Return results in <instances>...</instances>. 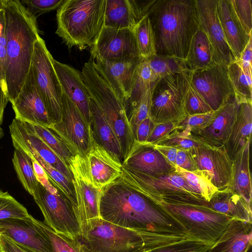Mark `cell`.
<instances>
[{
	"mask_svg": "<svg viewBox=\"0 0 252 252\" xmlns=\"http://www.w3.org/2000/svg\"><path fill=\"white\" fill-rule=\"evenodd\" d=\"M99 211L106 221L149 233L166 244L196 239L163 208L120 178L102 189Z\"/></svg>",
	"mask_w": 252,
	"mask_h": 252,
	"instance_id": "1",
	"label": "cell"
},
{
	"mask_svg": "<svg viewBox=\"0 0 252 252\" xmlns=\"http://www.w3.org/2000/svg\"><path fill=\"white\" fill-rule=\"evenodd\" d=\"M5 18L7 98L11 103L22 88L40 36L36 17L18 0H1Z\"/></svg>",
	"mask_w": 252,
	"mask_h": 252,
	"instance_id": "2",
	"label": "cell"
},
{
	"mask_svg": "<svg viewBox=\"0 0 252 252\" xmlns=\"http://www.w3.org/2000/svg\"><path fill=\"white\" fill-rule=\"evenodd\" d=\"M148 16L156 55L185 60L199 27L195 0H156Z\"/></svg>",
	"mask_w": 252,
	"mask_h": 252,
	"instance_id": "3",
	"label": "cell"
},
{
	"mask_svg": "<svg viewBox=\"0 0 252 252\" xmlns=\"http://www.w3.org/2000/svg\"><path fill=\"white\" fill-rule=\"evenodd\" d=\"M106 0H64L56 14V33L70 50L92 47L103 27Z\"/></svg>",
	"mask_w": 252,
	"mask_h": 252,
	"instance_id": "4",
	"label": "cell"
},
{
	"mask_svg": "<svg viewBox=\"0 0 252 252\" xmlns=\"http://www.w3.org/2000/svg\"><path fill=\"white\" fill-rule=\"evenodd\" d=\"M81 77L90 98L100 110L116 135L124 159L131 149L135 137L123 100L93 59L90 58L84 64Z\"/></svg>",
	"mask_w": 252,
	"mask_h": 252,
	"instance_id": "5",
	"label": "cell"
},
{
	"mask_svg": "<svg viewBox=\"0 0 252 252\" xmlns=\"http://www.w3.org/2000/svg\"><path fill=\"white\" fill-rule=\"evenodd\" d=\"M81 241L86 252H134L166 244L149 233L114 224L100 218L82 228Z\"/></svg>",
	"mask_w": 252,
	"mask_h": 252,
	"instance_id": "6",
	"label": "cell"
},
{
	"mask_svg": "<svg viewBox=\"0 0 252 252\" xmlns=\"http://www.w3.org/2000/svg\"><path fill=\"white\" fill-rule=\"evenodd\" d=\"M190 72L185 70L160 78L152 88L150 117L154 124L179 122L187 116L185 102Z\"/></svg>",
	"mask_w": 252,
	"mask_h": 252,
	"instance_id": "7",
	"label": "cell"
},
{
	"mask_svg": "<svg viewBox=\"0 0 252 252\" xmlns=\"http://www.w3.org/2000/svg\"><path fill=\"white\" fill-rule=\"evenodd\" d=\"M176 219L193 237L214 244L225 232L232 219L203 207L153 201Z\"/></svg>",
	"mask_w": 252,
	"mask_h": 252,
	"instance_id": "8",
	"label": "cell"
},
{
	"mask_svg": "<svg viewBox=\"0 0 252 252\" xmlns=\"http://www.w3.org/2000/svg\"><path fill=\"white\" fill-rule=\"evenodd\" d=\"M52 56L39 36L34 43L30 68L36 85L53 123L61 121L63 94L53 65Z\"/></svg>",
	"mask_w": 252,
	"mask_h": 252,
	"instance_id": "9",
	"label": "cell"
},
{
	"mask_svg": "<svg viewBox=\"0 0 252 252\" xmlns=\"http://www.w3.org/2000/svg\"><path fill=\"white\" fill-rule=\"evenodd\" d=\"M119 178L152 200L185 195L202 198L175 170L166 173L150 175L123 166Z\"/></svg>",
	"mask_w": 252,
	"mask_h": 252,
	"instance_id": "10",
	"label": "cell"
},
{
	"mask_svg": "<svg viewBox=\"0 0 252 252\" xmlns=\"http://www.w3.org/2000/svg\"><path fill=\"white\" fill-rule=\"evenodd\" d=\"M32 197L43 215L44 222L54 231L72 240H81L80 221L72 203L61 191L52 193L38 182Z\"/></svg>",
	"mask_w": 252,
	"mask_h": 252,
	"instance_id": "11",
	"label": "cell"
},
{
	"mask_svg": "<svg viewBox=\"0 0 252 252\" xmlns=\"http://www.w3.org/2000/svg\"><path fill=\"white\" fill-rule=\"evenodd\" d=\"M76 154L86 157L93 139L91 124L76 105L64 93L62 99V118L48 127Z\"/></svg>",
	"mask_w": 252,
	"mask_h": 252,
	"instance_id": "12",
	"label": "cell"
},
{
	"mask_svg": "<svg viewBox=\"0 0 252 252\" xmlns=\"http://www.w3.org/2000/svg\"><path fill=\"white\" fill-rule=\"evenodd\" d=\"M68 167L76 201V210L81 230L86 222L100 218L99 202L101 189L93 184L86 157L76 154Z\"/></svg>",
	"mask_w": 252,
	"mask_h": 252,
	"instance_id": "13",
	"label": "cell"
},
{
	"mask_svg": "<svg viewBox=\"0 0 252 252\" xmlns=\"http://www.w3.org/2000/svg\"><path fill=\"white\" fill-rule=\"evenodd\" d=\"M227 66L216 63L207 68L190 72V83L213 111L235 95Z\"/></svg>",
	"mask_w": 252,
	"mask_h": 252,
	"instance_id": "14",
	"label": "cell"
},
{
	"mask_svg": "<svg viewBox=\"0 0 252 252\" xmlns=\"http://www.w3.org/2000/svg\"><path fill=\"white\" fill-rule=\"evenodd\" d=\"M189 150L197 169L218 191L231 189L233 160L224 146L214 147L203 144Z\"/></svg>",
	"mask_w": 252,
	"mask_h": 252,
	"instance_id": "15",
	"label": "cell"
},
{
	"mask_svg": "<svg viewBox=\"0 0 252 252\" xmlns=\"http://www.w3.org/2000/svg\"><path fill=\"white\" fill-rule=\"evenodd\" d=\"M90 52L94 60L121 61L140 58L133 30L130 29L104 26Z\"/></svg>",
	"mask_w": 252,
	"mask_h": 252,
	"instance_id": "16",
	"label": "cell"
},
{
	"mask_svg": "<svg viewBox=\"0 0 252 252\" xmlns=\"http://www.w3.org/2000/svg\"><path fill=\"white\" fill-rule=\"evenodd\" d=\"M199 25L206 34L218 63L228 66L235 61L225 40L217 12V0H195Z\"/></svg>",
	"mask_w": 252,
	"mask_h": 252,
	"instance_id": "17",
	"label": "cell"
},
{
	"mask_svg": "<svg viewBox=\"0 0 252 252\" xmlns=\"http://www.w3.org/2000/svg\"><path fill=\"white\" fill-rule=\"evenodd\" d=\"M11 103L17 120L47 127L53 123L48 116L31 68L18 95Z\"/></svg>",
	"mask_w": 252,
	"mask_h": 252,
	"instance_id": "18",
	"label": "cell"
},
{
	"mask_svg": "<svg viewBox=\"0 0 252 252\" xmlns=\"http://www.w3.org/2000/svg\"><path fill=\"white\" fill-rule=\"evenodd\" d=\"M0 234L38 252H53L44 231L31 215L0 220Z\"/></svg>",
	"mask_w": 252,
	"mask_h": 252,
	"instance_id": "19",
	"label": "cell"
},
{
	"mask_svg": "<svg viewBox=\"0 0 252 252\" xmlns=\"http://www.w3.org/2000/svg\"><path fill=\"white\" fill-rule=\"evenodd\" d=\"M240 102L235 95L215 111L210 123L204 128L189 133L203 144L224 146L235 122Z\"/></svg>",
	"mask_w": 252,
	"mask_h": 252,
	"instance_id": "20",
	"label": "cell"
},
{
	"mask_svg": "<svg viewBox=\"0 0 252 252\" xmlns=\"http://www.w3.org/2000/svg\"><path fill=\"white\" fill-rule=\"evenodd\" d=\"M156 0H106L104 26L133 30Z\"/></svg>",
	"mask_w": 252,
	"mask_h": 252,
	"instance_id": "21",
	"label": "cell"
},
{
	"mask_svg": "<svg viewBox=\"0 0 252 252\" xmlns=\"http://www.w3.org/2000/svg\"><path fill=\"white\" fill-rule=\"evenodd\" d=\"M9 130L13 145L23 146L33 150L72 182V175L68 166L24 122L13 119L9 126Z\"/></svg>",
	"mask_w": 252,
	"mask_h": 252,
	"instance_id": "22",
	"label": "cell"
},
{
	"mask_svg": "<svg viewBox=\"0 0 252 252\" xmlns=\"http://www.w3.org/2000/svg\"><path fill=\"white\" fill-rule=\"evenodd\" d=\"M123 167L150 175L166 173L175 167L153 145L134 140L124 158Z\"/></svg>",
	"mask_w": 252,
	"mask_h": 252,
	"instance_id": "23",
	"label": "cell"
},
{
	"mask_svg": "<svg viewBox=\"0 0 252 252\" xmlns=\"http://www.w3.org/2000/svg\"><path fill=\"white\" fill-rule=\"evenodd\" d=\"M86 158L93 184L101 190L122 175V164L94 138Z\"/></svg>",
	"mask_w": 252,
	"mask_h": 252,
	"instance_id": "24",
	"label": "cell"
},
{
	"mask_svg": "<svg viewBox=\"0 0 252 252\" xmlns=\"http://www.w3.org/2000/svg\"><path fill=\"white\" fill-rule=\"evenodd\" d=\"M141 59L110 61L94 60L125 104L130 97L137 66Z\"/></svg>",
	"mask_w": 252,
	"mask_h": 252,
	"instance_id": "25",
	"label": "cell"
},
{
	"mask_svg": "<svg viewBox=\"0 0 252 252\" xmlns=\"http://www.w3.org/2000/svg\"><path fill=\"white\" fill-rule=\"evenodd\" d=\"M53 65L63 93L73 102L90 124V97L82 80L81 72L54 59Z\"/></svg>",
	"mask_w": 252,
	"mask_h": 252,
	"instance_id": "26",
	"label": "cell"
},
{
	"mask_svg": "<svg viewBox=\"0 0 252 252\" xmlns=\"http://www.w3.org/2000/svg\"><path fill=\"white\" fill-rule=\"evenodd\" d=\"M219 19L235 60H238L252 34H248L238 21L230 0H217Z\"/></svg>",
	"mask_w": 252,
	"mask_h": 252,
	"instance_id": "27",
	"label": "cell"
},
{
	"mask_svg": "<svg viewBox=\"0 0 252 252\" xmlns=\"http://www.w3.org/2000/svg\"><path fill=\"white\" fill-rule=\"evenodd\" d=\"M252 224L231 219L222 235L206 252H247L252 246Z\"/></svg>",
	"mask_w": 252,
	"mask_h": 252,
	"instance_id": "28",
	"label": "cell"
},
{
	"mask_svg": "<svg viewBox=\"0 0 252 252\" xmlns=\"http://www.w3.org/2000/svg\"><path fill=\"white\" fill-rule=\"evenodd\" d=\"M90 124L94 140L122 164L124 160L119 140L102 113L90 98Z\"/></svg>",
	"mask_w": 252,
	"mask_h": 252,
	"instance_id": "29",
	"label": "cell"
},
{
	"mask_svg": "<svg viewBox=\"0 0 252 252\" xmlns=\"http://www.w3.org/2000/svg\"><path fill=\"white\" fill-rule=\"evenodd\" d=\"M232 219L252 223V208L231 189L217 191L205 206Z\"/></svg>",
	"mask_w": 252,
	"mask_h": 252,
	"instance_id": "30",
	"label": "cell"
},
{
	"mask_svg": "<svg viewBox=\"0 0 252 252\" xmlns=\"http://www.w3.org/2000/svg\"><path fill=\"white\" fill-rule=\"evenodd\" d=\"M252 128V103L241 102L231 133L224 146L232 160L247 142L251 140Z\"/></svg>",
	"mask_w": 252,
	"mask_h": 252,
	"instance_id": "31",
	"label": "cell"
},
{
	"mask_svg": "<svg viewBox=\"0 0 252 252\" xmlns=\"http://www.w3.org/2000/svg\"><path fill=\"white\" fill-rule=\"evenodd\" d=\"M184 61L190 72L206 69L218 63L211 43L200 26L192 37Z\"/></svg>",
	"mask_w": 252,
	"mask_h": 252,
	"instance_id": "32",
	"label": "cell"
},
{
	"mask_svg": "<svg viewBox=\"0 0 252 252\" xmlns=\"http://www.w3.org/2000/svg\"><path fill=\"white\" fill-rule=\"evenodd\" d=\"M251 140L233 160L231 189L240 196L252 208V188L250 170V145Z\"/></svg>",
	"mask_w": 252,
	"mask_h": 252,
	"instance_id": "33",
	"label": "cell"
},
{
	"mask_svg": "<svg viewBox=\"0 0 252 252\" xmlns=\"http://www.w3.org/2000/svg\"><path fill=\"white\" fill-rule=\"evenodd\" d=\"M13 145L15 149L22 150L27 154L32 156L42 167L49 176L51 183L71 202L78 218L76 210V201L72 182L61 172L43 160L33 150L19 145L13 144Z\"/></svg>",
	"mask_w": 252,
	"mask_h": 252,
	"instance_id": "34",
	"label": "cell"
},
{
	"mask_svg": "<svg viewBox=\"0 0 252 252\" xmlns=\"http://www.w3.org/2000/svg\"><path fill=\"white\" fill-rule=\"evenodd\" d=\"M157 81L147 60L141 59L136 68L130 97L125 104L126 108L127 106L129 108L128 112L137 104L148 89L153 88Z\"/></svg>",
	"mask_w": 252,
	"mask_h": 252,
	"instance_id": "35",
	"label": "cell"
},
{
	"mask_svg": "<svg viewBox=\"0 0 252 252\" xmlns=\"http://www.w3.org/2000/svg\"><path fill=\"white\" fill-rule=\"evenodd\" d=\"M227 68L236 98L240 103H252V71L243 68L235 61L228 65Z\"/></svg>",
	"mask_w": 252,
	"mask_h": 252,
	"instance_id": "36",
	"label": "cell"
},
{
	"mask_svg": "<svg viewBox=\"0 0 252 252\" xmlns=\"http://www.w3.org/2000/svg\"><path fill=\"white\" fill-rule=\"evenodd\" d=\"M24 123L68 166L71 158L76 154L59 136L47 127Z\"/></svg>",
	"mask_w": 252,
	"mask_h": 252,
	"instance_id": "37",
	"label": "cell"
},
{
	"mask_svg": "<svg viewBox=\"0 0 252 252\" xmlns=\"http://www.w3.org/2000/svg\"><path fill=\"white\" fill-rule=\"evenodd\" d=\"M12 161L19 180L25 190L32 196L38 181L31 158L22 150L15 148Z\"/></svg>",
	"mask_w": 252,
	"mask_h": 252,
	"instance_id": "38",
	"label": "cell"
},
{
	"mask_svg": "<svg viewBox=\"0 0 252 252\" xmlns=\"http://www.w3.org/2000/svg\"><path fill=\"white\" fill-rule=\"evenodd\" d=\"M133 30L139 57L148 59L156 55L154 33L148 16L144 17Z\"/></svg>",
	"mask_w": 252,
	"mask_h": 252,
	"instance_id": "39",
	"label": "cell"
},
{
	"mask_svg": "<svg viewBox=\"0 0 252 252\" xmlns=\"http://www.w3.org/2000/svg\"><path fill=\"white\" fill-rule=\"evenodd\" d=\"M146 59L157 81L167 75L188 70L184 60L174 57L156 55Z\"/></svg>",
	"mask_w": 252,
	"mask_h": 252,
	"instance_id": "40",
	"label": "cell"
},
{
	"mask_svg": "<svg viewBox=\"0 0 252 252\" xmlns=\"http://www.w3.org/2000/svg\"><path fill=\"white\" fill-rule=\"evenodd\" d=\"M175 169L186 181L194 192L205 200L209 201L217 192L208 178L200 171L190 172L175 166Z\"/></svg>",
	"mask_w": 252,
	"mask_h": 252,
	"instance_id": "41",
	"label": "cell"
},
{
	"mask_svg": "<svg viewBox=\"0 0 252 252\" xmlns=\"http://www.w3.org/2000/svg\"><path fill=\"white\" fill-rule=\"evenodd\" d=\"M48 237L53 252H86L80 240H72L54 231L44 221L35 219Z\"/></svg>",
	"mask_w": 252,
	"mask_h": 252,
	"instance_id": "42",
	"label": "cell"
},
{
	"mask_svg": "<svg viewBox=\"0 0 252 252\" xmlns=\"http://www.w3.org/2000/svg\"><path fill=\"white\" fill-rule=\"evenodd\" d=\"M27 209L7 191L0 189V220L7 219H24L29 216Z\"/></svg>",
	"mask_w": 252,
	"mask_h": 252,
	"instance_id": "43",
	"label": "cell"
},
{
	"mask_svg": "<svg viewBox=\"0 0 252 252\" xmlns=\"http://www.w3.org/2000/svg\"><path fill=\"white\" fill-rule=\"evenodd\" d=\"M213 245L191 238L157 247L150 252H206Z\"/></svg>",
	"mask_w": 252,
	"mask_h": 252,
	"instance_id": "44",
	"label": "cell"
},
{
	"mask_svg": "<svg viewBox=\"0 0 252 252\" xmlns=\"http://www.w3.org/2000/svg\"><path fill=\"white\" fill-rule=\"evenodd\" d=\"M152 103V88H149L137 104L127 113L128 121L135 137L138 125L150 116Z\"/></svg>",
	"mask_w": 252,
	"mask_h": 252,
	"instance_id": "45",
	"label": "cell"
},
{
	"mask_svg": "<svg viewBox=\"0 0 252 252\" xmlns=\"http://www.w3.org/2000/svg\"><path fill=\"white\" fill-rule=\"evenodd\" d=\"M203 144L189 134H187L175 129L154 145L172 147L178 150H190Z\"/></svg>",
	"mask_w": 252,
	"mask_h": 252,
	"instance_id": "46",
	"label": "cell"
},
{
	"mask_svg": "<svg viewBox=\"0 0 252 252\" xmlns=\"http://www.w3.org/2000/svg\"><path fill=\"white\" fill-rule=\"evenodd\" d=\"M185 109L187 116L213 111L190 81L185 98Z\"/></svg>",
	"mask_w": 252,
	"mask_h": 252,
	"instance_id": "47",
	"label": "cell"
},
{
	"mask_svg": "<svg viewBox=\"0 0 252 252\" xmlns=\"http://www.w3.org/2000/svg\"><path fill=\"white\" fill-rule=\"evenodd\" d=\"M215 111L187 116L178 123L176 130L189 134L206 127L210 122Z\"/></svg>",
	"mask_w": 252,
	"mask_h": 252,
	"instance_id": "48",
	"label": "cell"
},
{
	"mask_svg": "<svg viewBox=\"0 0 252 252\" xmlns=\"http://www.w3.org/2000/svg\"><path fill=\"white\" fill-rule=\"evenodd\" d=\"M235 15L248 34L252 32V11L251 0H230Z\"/></svg>",
	"mask_w": 252,
	"mask_h": 252,
	"instance_id": "49",
	"label": "cell"
},
{
	"mask_svg": "<svg viewBox=\"0 0 252 252\" xmlns=\"http://www.w3.org/2000/svg\"><path fill=\"white\" fill-rule=\"evenodd\" d=\"M7 63L6 43L5 35V18L3 8L0 10V85L7 97L5 73Z\"/></svg>",
	"mask_w": 252,
	"mask_h": 252,
	"instance_id": "50",
	"label": "cell"
},
{
	"mask_svg": "<svg viewBox=\"0 0 252 252\" xmlns=\"http://www.w3.org/2000/svg\"><path fill=\"white\" fill-rule=\"evenodd\" d=\"M64 0H23L20 1L27 5V10L35 16L58 8Z\"/></svg>",
	"mask_w": 252,
	"mask_h": 252,
	"instance_id": "51",
	"label": "cell"
},
{
	"mask_svg": "<svg viewBox=\"0 0 252 252\" xmlns=\"http://www.w3.org/2000/svg\"><path fill=\"white\" fill-rule=\"evenodd\" d=\"M177 124L175 122L155 124L146 143L155 144L176 129Z\"/></svg>",
	"mask_w": 252,
	"mask_h": 252,
	"instance_id": "52",
	"label": "cell"
},
{
	"mask_svg": "<svg viewBox=\"0 0 252 252\" xmlns=\"http://www.w3.org/2000/svg\"><path fill=\"white\" fill-rule=\"evenodd\" d=\"M28 155L32 159L34 173L38 182L50 192L53 193H58L60 190L51 183L49 176L42 167L32 156Z\"/></svg>",
	"mask_w": 252,
	"mask_h": 252,
	"instance_id": "53",
	"label": "cell"
},
{
	"mask_svg": "<svg viewBox=\"0 0 252 252\" xmlns=\"http://www.w3.org/2000/svg\"><path fill=\"white\" fill-rule=\"evenodd\" d=\"M175 166L192 172L198 170L189 150H178Z\"/></svg>",
	"mask_w": 252,
	"mask_h": 252,
	"instance_id": "54",
	"label": "cell"
},
{
	"mask_svg": "<svg viewBox=\"0 0 252 252\" xmlns=\"http://www.w3.org/2000/svg\"><path fill=\"white\" fill-rule=\"evenodd\" d=\"M0 252H38L0 234Z\"/></svg>",
	"mask_w": 252,
	"mask_h": 252,
	"instance_id": "55",
	"label": "cell"
},
{
	"mask_svg": "<svg viewBox=\"0 0 252 252\" xmlns=\"http://www.w3.org/2000/svg\"><path fill=\"white\" fill-rule=\"evenodd\" d=\"M154 124L150 116L142 121L136 128L135 140L140 143H146Z\"/></svg>",
	"mask_w": 252,
	"mask_h": 252,
	"instance_id": "56",
	"label": "cell"
},
{
	"mask_svg": "<svg viewBox=\"0 0 252 252\" xmlns=\"http://www.w3.org/2000/svg\"><path fill=\"white\" fill-rule=\"evenodd\" d=\"M252 35L250 36L249 40L242 52L240 57L235 61L244 69L249 71H252Z\"/></svg>",
	"mask_w": 252,
	"mask_h": 252,
	"instance_id": "57",
	"label": "cell"
},
{
	"mask_svg": "<svg viewBox=\"0 0 252 252\" xmlns=\"http://www.w3.org/2000/svg\"><path fill=\"white\" fill-rule=\"evenodd\" d=\"M164 157L173 166H175V160L178 149L170 146L153 145Z\"/></svg>",
	"mask_w": 252,
	"mask_h": 252,
	"instance_id": "58",
	"label": "cell"
},
{
	"mask_svg": "<svg viewBox=\"0 0 252 252\" xmlns=\"http://www.w3.org/2000/svg\"><path fill=\"white\" fill-rule=\"evenodd\" d=\"M8 101L0 85V125L2 123L4 111Z\"/></svg>",
	"mask_w": 252,
	"mask_h": 252,
	"instance_id": "59",
	"label": "cell"
},
{
	"mask_svg": "<svg viewBox=\"0 0 252 252\" xmlns=\"http://www.w3.org/2000/svg\"><path fill=\"white\" fill-rule=\"evenodd\" d=\"M155 249V248H154ZM152 248H143L137 250L134 252H150L153 249Z\"/></svg>",
	"mask_w": 252,
	"mask_h": 252,
	"instance_id": "60",
	"label": "cell"
},
{
	"mask_svg": "<svg viewBox=\"0 0 252 252\" xmlns=\"http://www.w3.org/2000/svg\"><path fill=\"white\" fill-rule=\"evenodd\" d=\"M2 8L1 0H0V10Z\"/></svg>",
	"mask_w": 252,
	"mask_h": 252,
	"instance_id": "61",
	"label": "cell"
}]
</instances>
